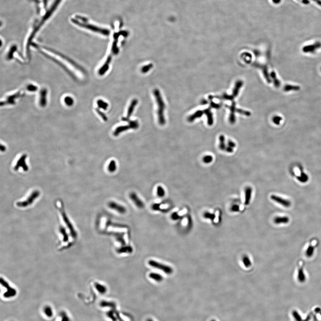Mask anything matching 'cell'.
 I'll return each mask as SVG.
<instances>
[{
	"label": "cell",
	"mask_w": 321,
	"mask_h": 321,
	"mask_svg": "<svg viewBox=\"0 0 321 321\" xmlns=\"http://www.w3.org/2000/svg\"><path fill=\"white\" fill-rule=\"evenodd\" d=\"M156 101L158 103V119L160 125L163 126L165 124L166 120L164 115V111L165 108V105L163 101L161 95L158 89H155L154 91Z\"/></svg>",
	"instance_id": "cell-1"
},
{
	"label": "cell",
	"mask_w": 321,
	"mask_h": 321,
	"mask_svg": "<svg viewBox=\"0 0 321 321\" xmlns=\"http://www.w3.org/2000/svg\"><path fill=\"white\" fill-rule=\"evenodd\" d=\"M123 120L125 121H128L129 122V125L128 126H121L116 128L113 132V135L114 136H118L121 133H122L124 131H126L129 129H137L139 127V124L137 121H129V119L126 118H124Z\"/></svg>",
	"instance_id": "cell-2"
},
{
	"label": "cell",
	"mask_w": 321,
	"mask_h": 321,
	"mask_svg": "<svg viewBox=\"0 0 321 321\" xmlns=\"http://www.w3.org/2000/svg\"><path fill=\"white\" fill-rule=\"evenodd\" d=\"M72 22L76 24L78 26H80V27L86 28V29H89V30H91V31L102 33V34H104V35H107L109 33V31L108 30H105V29H100V28H98L97 26H94L92 25L86 23H85L80 22L79 20H77L76 19H72Z\"/></svg>",
	"instance_id": "cell-3"
},
{
	"label": "cell",
	"mask_w": 321,
	"mask_h": 321,
	"mask_svg": "<svg viewBox=\"0 0 321 321\" xmlns=\"http://www.w3.org/2000/svg\"><path fill=\"white\" fill-rule=\"evenodd\" d=\"M148 264L153 268L162 270L166 274H171L173 272V269L171 267L154 260H150L148 262Z\"/></svg>",
	"instance_id": "cell-4"
},
{
	"label": "cell",
	"mask_w": 321,
	"mask_h": 321,
	"mask_svg": "<svg viewBox=\"0 0 321 321\" xmlns=\"http://www.w3.org/2000/svg\"><path fill=\"white\" fill-rule=\"evenodd\" d=\"M1 283L2 286L7 288V291L3 294V296L6 298H10L15 296L17 294L16 290L14 288L10 287L9 284L3 279L1 280Z\"/></svg>",
	"instance_id": "cell-5"
},
{
	"label": "cell",
	"mask_w": 321,
	"mask_h": 321,
	"mask_svg": "<svg viewBox=\"0 0 321 321\" xmlns=\"http://www.w3.org/2000/svg\"><path fill=\"white\" fill-rule=\"evenodd\" d=\"M39 193L38 191H35L29 197H28L25 201L20 202L17 203V206L22 207V208H25V207L29 206L33 203L34 201V199H36L38 196ZM21 207V208H22Z\"/></svg>",
	"instance_id": "cell-6"
},
{
	"label": "cell",
	"mask_w": 321,
	"mask_h": 321,
	"mask_svg": "<svg viewBox=\"0 0 321 321\" xmlns=\"http://www.w3.org/2000/svg\"><path fill=\"white\" fill-rule=\"evenodd\" d=\"M271 198L274 201L276 202L277 203L280 204L285 208H289L291 205V203L290 200L285 199L275 195H272L271 196Z\"/></svg>",
	"instance_id": "cell-7"
},
{
	"label": "cell",
	"mask_w": 321,
	"mask_h": 321,
	"mask_svg": "<svg viewBox=\"0 0 321 321\" xmlns=\"http://www.w3.org/2000/svg\"><path fill=\"white\" fill-rule=\"evenodd\" d=\"M321 47V42H317L313 44L306 46L302 48V52L305 53H313Z\"/></svg>",
	"instance_id": "cell-8"
},
{
	"label": "cell",
	"mask_w": 321,
	"mask_h": 321,
	"mask_svg": "<svg viewBox=\"0 0 321 321\" xmlns=\"http://www.w3.org/2000/svg\"><path fill=\"white\" fill-rule=\"evenodd\" d=\"M108 205L109 208L115 210L121 214H124L126 212V209L124 206L120 205L114 202H109Z\"/></svg>",
	"instance_id": "cell-9"
},
{
	"label": "cell",
	"mask_w": 321,
	"mask_h": 321,
	"mask_svg": "<svg viewBox=\"0 0 321 321\" xmlns=\"http://www.w3.org/2000/svg\"><path fill=\"white\" fill-rule=\"evenodd\" d=\"M130 198H131L132 201L136 205L137 208H143L144 207V203L142 201L141 199L138 197L136 193L133 192L130 194Z\"/></svg>",
	"instance_id": "cell-10"
},
{
	"label": "cell",
	"mask_w": 321,
	"mask_h": 321,
	"mask_svg": "<svg viewBox=\"0 0 321 321\" xmlns=\"http://www.w3.org/2000/svg\"><path fill=\"white\" fill-rule=\"evenodd\" d=\"M26 158V155H24L19 159V160L17 161V163L15 167V171L19 169V167L20 166H22L24 171H26V170H28V167H27L26 163H25Z\"/></svg>",
	"instance_id": "cell-11"
},
{
	"label": "cell",
	"mask_w": 321,
	"mask_h": 321,
	"mask_svg": "<svg viewBox=\"0 0 321 321\" xmlns=\"http://www.w3.org/2000/svg\"><path fill=\"white\" fill-rule=\"evenodd\" d=\"M46 97H47V91L45 89L42 90L40 94L39 103L40 105L42 107H44L46 105Z\"/></svg>",
	"instance_id": "cell-12"
},
{
	"label": "cell",
	"mask_w": 321,
	"mask_h": 321,
	"mask_svg": "<svg viewBox=\"0 0 321 321\" xmlns=\"http://www.w3.org/2000/svg\"><path fill=\"white\" fill-rule=\"evenodd\" d=\"M252 194V188L249 187L246 188L245 190V205H248L250 203Z\"/></svg>",
	"instance_id": "cell-13"
},
{
	"label": "cell",
	"mask_w": 321,
	"mask_h": 321,
	"mask_svg": "<svg viewBox=\"0 0 321 321\" xmlns=\"http://www.w3.org/2000/svg\"><path fill=\"white\" fill-rule=\"evenodd\" d=\"M274 222L277 224H287L290 222V218L286 216L276 217L274 219Z\"/></svg>",
	"instance_id": "cell-14"
},
{
	"label": "cell",
	"mask_w": 321,
	"mask_h": 321,
	"mask_svg": "<svg viewBox=\"0 0 321 321\" xmlns=\"http://www.w3.org/2000/svg\"><path fill=\"white\" fill-rule=\"evenodd\" d=\"M298 279L301 283H304L306 281V274L304 272V268L302 266H301L298 270Z\"/></svg>",
	"instance_id": "cell-15"
},
{
	"label": "cell",
	"mask_w": 321,
	"mask_h": 321,
	"mask_svg": "<svg viewBox=\"0 0 321 321\" xmlns=\"http://www.w3.org/2000/svg\"><path fill=\"white\" fill-rule=\"evenodd\" d=\"M111 60V57L110 56L107 58V60L105 62V64L101 67V68L99 70V75H103V74H105L107 70H108V68H109V64L110 63V62Z\"/></svg>",
	"instance_id": "cell-16"
},
{
	"label": "cell",
	"mask_w": 321,
	"mask_h": 321,
	"mask_svg": "<svg viewBox=\"0 0 321 321\" xmlns=\"http://www.w3.org/2000/svg\"><path fill=\"white\" fill-rule=\"evenodd\" d=\"M292 315L295 321H309L311 318V314H309L306 319H303L299 313L295 310L293 312Z\"/></svg>",
	"instance_id": "cell-17"
},
{
	"label": "cell",
	"mask_w": 321,
	"mask_h": 321,
	"mask_svg": "<svg viewBox=\"0 0 321 321\" xmlns=\"http://www.w3.org/2000/svg\"><path fill=\"white\" fill-rule=\"evenodd\" d=\"M300 87L298 86V85H290V84H287V85H285L284 87L283 90L285 92H288L292 91H298L300 90Z\"/></svg>",
	"instance_id": "cell-18"
},
{
	"label": "cell",
	"mask_w": 321,
	"mask_h": 321,
	"mask_svg": "<svg viewBox=\"0 0 321 321\" xmlns=\"http://www.w3.org/2000/svg\"><path fill=\"white\" fill-rule=\"evenodd\" d=\"M149 277L152 279L153 280L156 282H160L163 280V277L162 275L159 273H155V272H151L149 274Z\"/></svg>",
	"instance_id": "cell-19"
},
{
	"label": "cell",
	"mask_w": 321,
	"mask_h": 321,
	"mask_svg": "<svg viewBox=\"0 0 321 321\" xmlns=\"http://www.w3.org/2000/svg\"><path fill=\"white\" fill-rule=\"evenodd\" d=\"M137 99H134L132 101V103H131V105H130V106H129V108L128 111L127 116L126 117L127 119H129V117L131 116L132 113H133V111H134L135 106L137 105Z\"/></svg>",
	"instance_id": "cell-20"
},
{
	"label": "cell",
	"mask_w": 321,
	"mask_h": 321,
	"mask_svg": "<svg viewBox=\"0 0 321 321\" xmlns=\"http://www.w3.org/2000/svg\"><path fill=\"white\" fill-rule=\"evenodd\" d=\"M315 244L312 245L310 244L308 247L306 251V255L307 257H311L314 255V253Z\"/></svg>",
	"instance_id": "cell-21"
},
{
	"label": "cell",
	"mask_w": 321,
	"mask_h": 321,
	"mask_svg": "<svg viewBox=\"0 0 321 321\" xmlns=\"http://www.w3.org/2000/svg\"><path fill=\"white\" fill-rule=\"evenodd\" d=\"M203 112L202 111H198L196 112L194 114L190 116L188 118V121L189 122H193L195 119L198 117H201L202 115Z\"/></svg>",
	"instance_id": "cell-22"
},
{
	"label": "cell",
	"mask_w": 321,
	"mask_h": 321,
	"mask_svg": "<svg viewBox=\"0 0 321 321\" xmlns=\"http://www.w3.org/2000/svg\"><path fill=\"white\" fill-rule=\"evenodd\" d=\"M95 286L96 289L98 291L99 293L104 294V293H105L106 292V288L105 286L102 285L98 283H95Z\"/></svg>",
	"instance_id": "cell-23"
},
{
	"label": "cell",
	"mask_w": 321,
	"mask_h": 321,
	"mask_svg": "<svg viewBox=\"0 0 321 321\" xmlns=\"http://www.w3.org/2000/svg\"><path fill=\"white\" fill-rule=\"evenodd\" d=\"M116 164L114 160H112L108 166V170L110 172L113 173L116 171Z\"/></svg>",
	"instance_id": "cell-24"
},
{
	"label": "cell",
	"mask_w": 321,
	"mask_h": 321,
	"mask_svg": "<svg viewBox=\"0 0 321 321\" xmlns=\"http://www.w3.org/2000/svg\"><path fill=\"white\" fill-rule=\"evenodd\" d=\"M204 113H205V114L207 115V116H208V124L209 126H212L213 123V119L212 114L211 113L210 111L209 110H206Z\"/></svg>",
	"instance_id": "cell-25"
},
{
	"label": "cell",
	"mask_w": 321,
	"mask_h": 321,
	"mask_svg": "<svg viewBox=\"0 0 321 321\" xmlns=\"http://www.w3.org/2000/svg\"><path fill=\"white\" fill-rule=\"evenodd\" d=\"M219 142H220L219 145V148L222 150H225L226 147L225 144V139L224 136L223 135H221L219 137Z\"/></svg>",
	"instance_id": "cell-26"
},
{
	"label": "cell",
	"mask_w": 321,
	"mask_h": 321,
	"mask_svg": "<svg viewBox=\"0 0 321 321\" xmlns=\"http://www.w3.org/2000/svg\"><path fill=\"white\" fill-rule=\"evenodd\" d=\"M271 77L272 79H273L275 87H277V88L279 87L280 85V82L279 80L277 78V76H276L275 72H273V71L272 72Z\"/></svg>",
	"instance_id": "cell-27"
},
{
	"label": "cell",
	"mask_w": 321,
	"mask_h": 321,
	"mask_svg": "<svg viewBox=\"0 0 321 321\" xmlns=\"http://www.w3.org/2000/svg\"><path fill=\"white\" fill-rule=\"evenodd\" d=\"M298 179L302 183H305L308 180V176L304 173H301L300 176L298 177Z\"/></svg>",
	"instance_id": "cell-28"
},
{
	"label": "cell",
	"mask_w": 321,
	"mask_h": 321,
	"mask_svg": "<svg viewBox=\"0 0 321 321\" xmlns=\"http://www.w3.org/2000/svg\"><path fill=\"white\" fill-rule=\"evenodd\" d=\"M157 193L158 195L160 197H163L165 195V191L163 187L158 186L157 187Z\"/></svg>",
	"instance_id": "cell-29"
},
{
	"label": "cell",
	"mask_w": 321,
	"mask_h": 321,
	"mask_svg": "<svg viewBox=\"0 0 321 321\" xmlns=\"http://www.w3.org/2000/svg\"><path fill=\"white\" fill-rule=\"evenodd\" d=\"M44 312L45 314L48 317H52L53 314L52 308H51V307L49 306L45 307L44 308Z\"/></svg>",
	"instance_id": "cell-30"
},
{
	"label": "cell",
	"mask_w": 321,
	"mask_h": 321,
	"mask_svg": "<svg viewBox=\"0 0 321 321\" xmlns=\"http://www.w3.org/2000/svg\"><path fill=\"white\" fill-rule=\"evenodd\" d=\"M97 105L100 108H102V109H104V110H106L107 108L108 107V105L107 103H105V102L103 101V100H99L97 101Z\"/></svg>",
	"instance_id": "cell-31"
},
{
	"label": "cell",
	"mask_w": 321,
	"mask_h": 321,
	"mask_svg": "<svg viewBox=\"0 0 321 321\" xmlns=\"http://www.w3.org/2000/svg\"><path fill=\"white\" fill-rule=\"evenodd\" d=\"M64 102L67 106H70L74 104V100L71 97H67L64 99Z\"/></svg>",
	"instance_id": "cell-32"
},
{
	"label": "cell",
	"mask_w": 321,
	"mask_h": 321,
	"mask_svg": "<svg viewBox=\"0 0 321 321\" xmlns=\"http://www.w3.org/2000/svg\"><path fill=\"white\" fill-rule=\"evenodd\" d=\"M119 251L120 253H131L133 252V248L130 246L125 247L123 248H121Z\"/></svg>",
	"instance_id": "cell-33"
},
{
	"label": "cell",
	"mask_w": 321,
	"mask_h": 321,
	"mask_svg": "<svg viewBox=\"0 0 321 321\" xmlns=\"http://www.w3.org/2000/svg\"><path fill=\"white\" fill-rule=\"evenodd\" d=\"M213 157L211 155H206L203 159V162L205 163H210L213 160Z\"/></svg>",
	"instance_id": "cell-34"
},
{
	"label": "cell",
	"mask_w": 321,
	"mask_h": 321,
	"mask_svg": "<svg viewBox=\"0 0 321 321\" xmlns=\"http://www.w3.org/2000/svg\"><path fill=\"white\" fill-rule=\"evenodd\" d=\"M243 263H244V265L247 268H248V267H250L252 265L251 261H250V260L249 258L247 257V256H245L243 258Z\"/></svg>",
	"instance_id": "cell-35"
},
{
	"label": "cell",
	"mask_w": 321,
	"mask_h": 321,
	"mask_svg": "<svg viewBox=\"0 0 321 321\" xmlns=\"http://www.w3.org/2000/svg\"><path fill=\"white\" fill-rule=\"evenodd\" d=\"M282 120H283V118L280 116H275L273 117L272 121H273V123L274 124L277 125H279Z\"/></svg>",
	"instance_id": "cell-36"
},
{
	"label": "cell",
	"mask_w": 321,
	"mask_h": 321,
	"mask_svg": "<svg viewBox=\"0 0 321 321\" xmlns=\"http://www.w3.org/2000/svg\"><path fill=\"white\" fill-rule=\"evenodd\" d=\"M204 217L205 218L209 219L211 220H213L215 218V215L213 214L209 213V212H206L204 213Z\"/></svg>",
	"instance_id": "cell-37"
},
{
	"label": "cell",
	"mask_w": 321,
	"mask_h": 321,
	"mask_svg": "<svg viewBox=\"0 0 321 321\" xmlns=\"http://www.w3.org/2000/svg\"><path fill=\"white\" fill-rule=\"evenodd\" d=\"M153 65L152 64H149V65H147V66H144L143 68H142V71L143 73H146V72H148L152 68Z\"/></svg>",
	"instance_id": "cell-38"
},
{
	"label": "cell",
	"mask_w": 321,
	"mask_h": 321,
	"mask_svg": "<svg viewBox=\"0 0 321 321\" xmlns=\"http://www.w3.org/2000/svg\"><path fill=\"white\" fill-rule=\"evenodd\" d=\"M61 316L62 317L61 321H69V318L67 316V314L65 312H62L61 314Z\"/></svg>",
	"instance_id": "cell-39"
},
{
	"label": "cell",
	"mask_w": 321,
	"mask_h": 321,
	"mask_svg": "<svg viewBox=\"0 0 321 321\" xmlns=\"http://www.w3.org/2000/svg\"><path fill=\"white\" fill-rule=\"evenodd\" d=\"M37 87L33 85H30L27 87V90L30 92H35L37 90Z\"/></svg>",
	"instance_id": "cell-40"
},
{
	"label": "cell",
	"mask_w": 321,
	"mask_h": 321,
	"mask_svg": "<svg viewBox=\"0 0 321 321\" xmlns=\"http://www.w3.org/2000/svg\"><path fill=\"white\" fill-rule=\"evenodd\" d=\"M231 210H232V211H234V212H237V211H239V210H240V207L237 205H233L232 207Z\"/></svg>",
	"instance_id": "cell-41"
},
{
	"label": "cell",
	"mask_w": 321,
	"mask_h": 321,
	"mask_svg": "<svg viewBox=\"0 0 321 321\" xmlns=\"http://www.w3.org/2000/svg\"><path fill=\"white\" fill-rule=\"evenodd\" d=\"M97 110V112L99 114V115L101 116V117H102V119H103V120H105V121H106L107 120V117H106V115H105L103 113L100 112V111H99V110Z\"/></svg>",
	"instance_id": "cell-42"
},
{
	"label": "cell",
	"mask_w": 321,
	"mask_h": 321,
	"mask_svg": "<svg viewBox=\"0 0 321 321\" xmlns=\"http://www.w3.org/2000/svg\"><path fill=\"white\" fill-rule=\"evenodd\" d=\"M172 219L174 220H177V219H179V218L180 217L179 215L177 214L176 212H174L172 214L171 216Z\"/></svg>",
	"instance_id": "cell-43"
},
{
	"label": "cell",
	"mask_w": 321,
	"mask_h": 321,
	"mask_svg": "<svg viewBox=\"0 0 321 321\" xmlns=\"http://www.w3.org/2000/svg\"><path fill=\"white\" fill-rule=\"evenodd\" d=\"M227 144H228V146L232 147V148H234V147H235V146H236V144H235L233 142L231 141V140H229V141H228Z\"/></svg>",
	"instance_id": "cell-44"
},
{
	"label": "cell",
	"mask_w": 321,
	"mask_h": 321,
	"mask_svg": "<svg viewBox=\"0 0 321 321\" xmlns=\"http://www.w3.org/2000/svg\"><path fill=\"white\" fill-rule=\"evenodd\" d=\"M225 150L227 152L229 153H232L233 152V148H232V147H229V146H228V147H227L226 148V149Z\"/></svg>",
	"instance_id": "cell-45"
},
{
	"label": "cell",
	"mask_w": 321,
	"mask_h": 321,
	"mask_svg": "<svg viewBox=\"0 0 321 321\" xmlns=\"http://www.w3.org/2000/svg\"><path fill=\"white\" fill-rule=\"evenodd\" d=\"M301 2L305 5H308L310 2L309 0H301Z\"/></svg>",
	"instance_id": "cell-46"
},
{
	"label": "cell",
	"mask_w": 321,
	"mask_h": 321,
	"mask_svg": "<svg viewBox=\"0 0 321 321\" xmlns=\"http://www.w3.org/2000/svg\"><path fill=\"white\" fill-rule=\"evenodd\" d=\"M313 1H314L315 2L317 3V5H319L320 7H321V0H312Z\"/></svg>",
	"instance_id": "cell-47"
},
{
	"label": "cell",
	"mask_w": 321,
	"mask_h": 321,
	"mask_svg": "<svg viewBox=\"0 0 321 321\" xmlns=\"http://www.w3.org/2000/svg\"><path fill=\"white\" fill-rule=\"evenodd\" d=\"M272 2L275 4H278L281 2L282 0H272Z\"/></svg>",
	"instance_id": "cell-48"
},
{
	"label": "cell",
	"mask_w": 321,
	"mask_h": 321,
	"mask_svg": "<svg viewBox=\"0 0 321 321\" xmlns=\"http://www.w3.org/2000/svg\"><path fill=\"white\" fill-rule=\"evenodd\" d=\"M147 321H152V320H151V319H149V320H147Z\"/></svg>",
	"instance_id": "cell-49"
},
{
	"label": "cell",
	"mask_w": 321,
	"mask_h": 321,
	"mask_svg": "<svg viewBox=\"0 0 321 321\" xmlns=\"http://www.w3.org/2000/svg\"><path fill=\"white\" fill-rule=\"evenodd\" d=\"M215 321V320H212V321Z\"/></svg>",
	"instance_id": "cell-50"
},
{
	"label": "cell",
	"mask_w": 321,
	"mask_h": 321,
	"mask_svg": "<svg viewBox=\"0 0 321 321\" xmlns=\"http://www.w3.org/2000/svg\"><path fill=\"white\" fill-rule=\"evenodd\" d=\"M299 1H301V0H299Z\"/></svg>",
	"instance_id": "cell-51"
}]
</instances>
